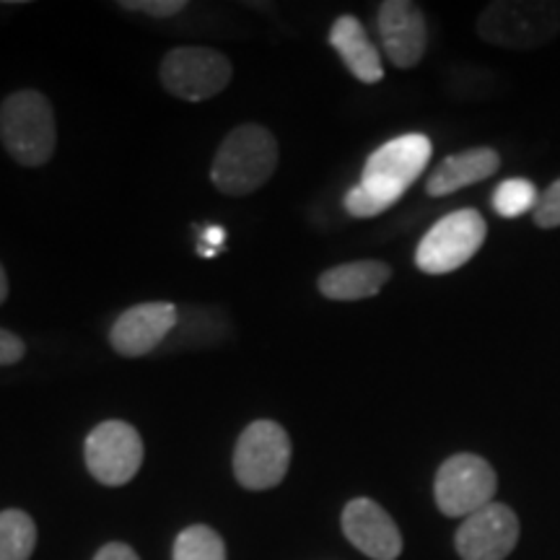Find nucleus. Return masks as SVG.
Masks as SVG:
<instances>
[{
    "label": "nucleus",
    "mask_w": 560,
    "mask_h": 560,
    "mask_svg": "<svg viewBox=\"0 0 560 560\" xmlns=\"http://www.w3.org/2000/svg\"><path fill=\"white\" fill-rule=\"evenodd\" d=\"M537 200H540L537 187L532 185L529 179L514 177V179L501 182L499 190L493 192V210L501 215V219H520V215L529 213V210L535 213Z\"/></svg>",
    "instance_id": "obj_19"
},
{
    "label": "nucleus",
    "mask_w": 560,
    "mask_h": 560,
    "mask_svg": "<svg viewBox=\"0 0 560 560\" xmlns=\"http://www.w3.org/2000/svg\"><path fill=\"white\" fill-rule=\"evenodd\" d=\"M94 560H140L138 552L125 542H109L96 552Z\"/></svg>",
    "instance_id": "obj_23"
},
{
    "label": "nucleus",
    "mask_w": 560,
    "mask_h": 560,
    "mask_svg": "<svg viewBox=\"0 0 560 560\" xmlns=\"http://www.w3.org/2000/svg\"><path fill=\"white\" fill-rule=\"evenodd\" d=\"M0 140L19 164L42 166L58 145L50 102L39 91H16L0 104Z\"/></svg>",
    "instance_id": "obj_3"
},
{
    "label": "nucleus",
    "mask_w": 560,
    "mask_h": 560,
    "mask_svg": "<svg viewBox=\"0 0 560 560\" xmlns=\"http://www.w3.org/2000/svg\"><path fill=\"white\" fill-rule=\"evenodd\" d=\"M278 166L276 136L262 125H242L231 130L215 153L210 179L223 195L242 198L260 190Z\"/></svg>",
    "instance_id": "obj_2"
},
{
    "label": "nucleus",
    "mask_w": 560,
    "mask_h": 560,
    "mask_svg": "<svg viewBox=\"0 0 560 560\" xmlns=\"http://www.w3.org/2000/svg\"><path fill=\"white\" fill-rule=\"evenodd\" d=\"M535 223L540 229L560 226V179L552 182L548 190L540 195V200H537Z\"/></svg>",
    "instance_id": "obj_20"
},
{
    "label": "nucleus",
    "mask_w": 560,
    "mask_h": 560,
    "mask_svg": "<svg viewBox=\"0 0 560 560\" xmlns=\"http://www.w3.org/2000/svg\"><path fill=\"white\" fill-rule=\"evenodd\" d=\"M179 325V310L170 301H149L122 312L109 330V346L120 355L138 359L159 348Z\"/></svg>",
    "instance_id": "obj_11"
},
{
    "label": "nucleus",
    "mask_w": 560,
    "mask_h": 560,
    "mask_svg": "<svg viewBox=\"0 0 560 560\" xmlns=\"http://www.w3.org/2000/svg\"><path fill=\"white\" fill-rule=\"evenodd\" d=\"M495 488H499V475L490 467V462L478 454H454L439 467L436 482H433L436 506L452 520L457 516L467 520L475 511L493 503Z\"/></svg>",
    "instance_id": "obj_7"
},
{
    "label": "nucleus",
    "mask_w": 560,
    "mask_h": 560,
    "mask_svg": "<svg viewBox=\"0 0 560 560\" xmlns=\"http://www.w3.org/2000/svg\"><path fill=\"white\" fill-rule=\"evenodd\" d=\"M26 353V342L9 330L0 327V366H11V363H19Z\"/></svg>",
    "instance_id": "obj_22"
},
{
    "label": "nucleus",
    "mask_w": 560,
    "mask_h": 560,
    "mask_svg": "<svg viewBox=\"0 0 560 560\" xmlns=\"http://www.w3.org/2000/svg\"><path fill=\"white\" fill-rule=\"evenodd\" d=\"M120 5L122 9L149 13V16H159V19L177 16L179 11L187 9L185 0H125V3H120Z\"/></svg>",
    "instance_id": "obj_21"
},
{
    "label": "nucleus",
    "mask_w": 560,
    "mask_h": 560,
    "mask_svg": "<svg viewBox=\"0 0 560 560\" xmlns=\"http://www.w3.org/2000/svg\"><path fill=\"white\" fill-rule=\"evenodd\" d=\"M499 166L501 159L493 149H470L454 153V156L444 159L436 170H433L425 190H429L433 198H444V195L465 190V187L475 185V182L488 179L490 174H495Z\"/></svg>",
    "instance_id": "obj_15"
},
{
    "label": "nucleus",
    "mask_w": 560,
    "mask_h": 560,
    "mask_svg": "<svg viewBox=\"0 0 560 560\" xmlns=\"http://www.w3.org/2000/svg\"><path fill=\"white\" fill-rule=\"evenodd\" d=\"M520 542V520L506 503H488L467 516L454 545L462 560H506Z\"/></svg>",
    "instance_id": "obj_10"
},
{
    "label": "nucleus",
    "mask_w": 560,
    "mask_h": 560,
    "mask_svg": "<svg viewBox=\"0 0 560 560\" xmlns=\"http://www.w3.org/2000/svg\"><path fill=\"white\" fill-rule=\"evenodd\" d=\"M330 45L361 83H380L384 79L380 52L371 45L366 30L355 16H340L335 21L330 30Z\"/></svg>",
    "instance_id": "obj_16"
},
{
    "label": "nucleus",
    "mask_w": 560,
    "mask_h": 560,
    "mask_svg": "<svg viewBox=\"0 0 560 560\" xmlns=\"http://www.w3.org/2000/svg\"><path fill=\"white\" fill-rule=\"evenodd\" d=\"M431 151V140L420 132H408L376 149L363 166L361 182L346 195L348 213L355 219H371L395 206L425 172Z\"/></svg>",
    "instance_id": "obj_1"
},
{
    "label": "nucleus",
    "mask_w": 560,
    "mask_h": 560,
    "mask_svg": "<svg viewBox=\"0 0 560 560\" xmlns=\"http://www.w3.org/2000/svg\"><path fill=\"white\" fill-rule=\"evenodd\" d=\"M83 457H86L89 472L102 486H125L136 478L143 465V439L125 420H104L89 433Z\"/></svg>",
    "instance_id": "obj_9"
},
{
    "label": "nucleus",
    "mask_w": 560,
    "mask_h": 560,
    "mask_svg": "<svg viewBox=\"0 0 560 560\" xmlns=\"http://www.w3.org/2000/svg\"><path fill=\"white\" fill-rule=\"evenodd\" d=\"M560 32L556 0H499L488 3L478 19V34L488 45L511 50H535Z\"/></svg>",
    "instance_id": "obj_4"
},
{
    "label": "nucleus",
    "mask_w": 560,
    "mask_h": 560,
    "mask_svg": "<svg viewBox=\"0 0 560 560\" xmlns=\"http://www.w3.org/2000/svg\"><path fill=\"white\" fill-rule=\"evenodd\" d=\"M342 532L363 556L374 560H397L402 552V535L380 503L353 499L342 509Z\"/></svg>",
    "instance_id": "obj_13"
},
{
    "label": "nucleus",
    "mask_w": 560,
    "mask_h": 560,
    "mask_svg": "<svg viewBox=\"0 0 560 560\" xmlns=\"http://www.w3.org/2000/svg\"><path fill=\"white\" fill-rule=\"evenodd\" d=\"M37 545V527L26 511H0V560H30Z\"/></svg>",
    "instance_id": "obj_17"
},
{
    "label": "nucleus",
    "mask_w": 560,
    "mask_h": 560,
    "mask_svg": "<svg viewBox=\"0 0 560 560\" xmlns=\"http://www.w3.org/2000/svg\"><path fill=\"white\" fill-rule=\"evenodd\" d=\"M488 226L478 210L465 208L444 215L423 236L416 252V265L429 276H444L467 265L486 242Z\"/></svg>",
    "instance_id": "obj_6"
},
{
    "label": "nucleus",
    "mask_w": 560,
    "mask_h": 560,
    "mask_svg": "<svg viewBox=\"0 0 560 560\" xmlns=\"http://www.w3.org/2000/svg\"><path fill=\"white\" fill-rule=\"evenodd\" d=\"M231 81V62L210 47H177L161 62V83L185 102H206L221 94Z\"/></svg>",
    "instance_id": "obj_8"
},
{
    "label": "nucleus",
    "mask_w": 560,
    "mask_h": 560,
    "mask_svg": "<svg viewBox=\"0 0 560 560\" xmlns=\"http://www.w3.org/2000/svg\"><path fill=\"white\" fill-rule=\"evenodd\" d=\"M376 24H380L384 52L397 68H412L423 60L425 45H429V26L416 3L387 0L380 5Z\"/></svg>",
    "instance_id": "obj_12"
},
{
    "label": "nucleus",
    "mask_w": 560,
    "mask_h": 560,
    "mask_svg": "<svg viewBox=\"0 0 560 560\" xmlns=\"http://www.w3.org/2000/svg\"><path fill=\"white\" fill-rule=\"evenodd\" d=\"M5 299H9V276H5L3 265H0V304H3Z\"/></svg>",
    "instance_id": "obj_25"
},
{
    "label": "nucleus",
    "mask_w": 560,
    "mask_h": 560,
    "mask_svg": "<svg viewBox=\"0 0 560 560\" xmlns=\"http://www.w3.org/2000/svg\"><path fill=\"white\" fill-rule=\"evenodd\" d=\"M291 465V436L276 420H255L236 441L234 475L242 488L270 490Z\"/></svg>",
    "instance_id": "obj_5"
},
{
    "label": "nucleus",
    "mask_w": 560,
    "mask_h": 560,
    "mask_svg": "<svg viewBox=\"0 0 560 560\" xmlns=\"http://www.w3.org/2000/svg\"><path fill=\"white\" fill-rule=\"evenodd\" d=\"M392 276L389 265L380 260H359L330 268L319 276L322 296L332 301H359L376 296Z\"/></svg>",
    "instance_id": "obj_14"
},
{
    "label": "nucleus",
    "mask_w": 560,
    "mask_h": 560,
    "mask_svg": "<svg viewBox=\"0 0 560 560\" xmlns=\"http://www.w3.org/2000/svg\"><path fill=\"white\" fill-rule=\"evenodd\" d=\"M174 560H226V545L215 529L192 524L174 540Z\"/></svg>",
    "instance_id": "obj_18"
},
{
    "label": "nucleus",
    "mask_w": 560,
    "mask_h": 560,
    "mask_svg": "<svg viewBox=\"0 0 560 560\" xmlns=\"http://www.w3.org/2000/svg\"><path fill=\"white\" fill-rule=\"evenodd\" d=\"M223 242H226V231H223V226H206V229L200 231V244H198V247L221 252L223 249Z\"/></svg>",
    "instance_id": "obj_24"
}]
</instances>
